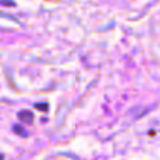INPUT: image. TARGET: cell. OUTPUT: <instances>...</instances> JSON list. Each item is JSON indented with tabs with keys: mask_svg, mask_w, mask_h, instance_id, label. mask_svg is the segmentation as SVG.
<instances>
[{
	"mask_svg": "<svg viewBox=\"0 0 160 160\" xmlns=\"http://www.w3.org/2000/svg\"><path fill=\"white\" fill-rule=\"evenodd\" d=\"M2 158H3V157H2V155H0V160H2Z\"/></svg>",
	"mask_w": 160,
	"mask_h": 160,
	"instance_id": "cell-2",
	"label": "cell"
},
{
	"mask_svg": "<svg viewBox=\"0 0 160 160\" xmlns=\"http://www.w3.org/2000/svg\"><path fill=\"white\" fill-rule=\"evenodd\" d=\"M19 119L24 121L25 124H32L33 122V113L32 112H21L19 113Z\"/></svg>",
	"mask_w": 160,
	"mask_h": 160,
	"instance_id": "cell-1",
	"label": "cell"
}]
</instances>
